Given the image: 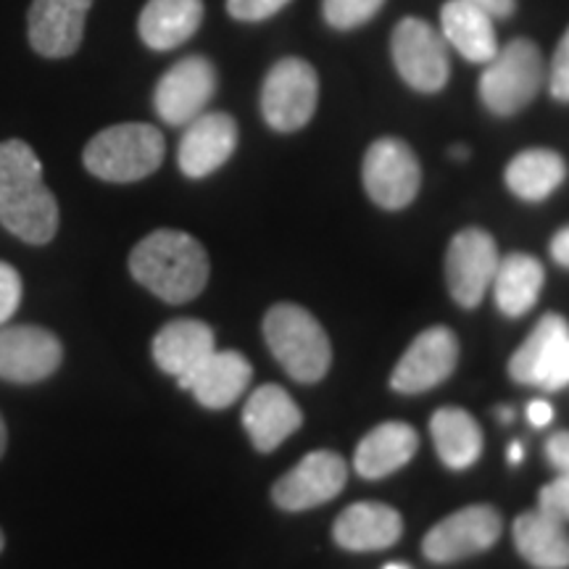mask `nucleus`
<instances>
[{"instance_id": "1", "label": "nucleus", "mask_w": 569, "mask_h": 569, "mask_svg": "<svg viewBox=\"0 0 569 569\" xmlns=\"http://www.w3.org/2000/svg\"><path fill=\"white\" fill-rule=\"evenodd\" d=\"M0 224L30 246L51 243L59 230V203L24 140L0 142Z\"/></svg>"}, {"instance_id": "2", "label": "nucleus", "mask_w": 569, "mask_h": 569, "mask_svg": "<svg viewBox=\"0 0 569 569\" xmlns=\"http://www.w3.org/2000/svg\"><path fill=\"white\" fill-rule=\"evenodd\" d=\"M130 272L161 301L184 303L201 296L209 282V256L193 234L156 230L134 246Z\"/></svg>"}, {"instance_id": "3", "label": "nucleus", "mask_w": 569, "mask_h": 569, "mask_svg": "<svg viewBox=\"0 0 569 569\" xmlns=\"http://www.w3.org/2000/svg\"><path fill=\"white\" fill-rule=\"evenodd\" d=\"M269 351L296 382H319L332 365V346L315 315L296 303H277L264 317Z\"/></svg>"}, {"instance_id": "4", "label": "nucleus", "mask_w": 569, "mask_h": 569, "mask_svg": "<svg viewBox=\"0 0 569 569\" xmlns=\"http://www.w3.org/2000/svg\"><path fill=\"white\" fill-rule=\"evenodd\" d=\"M167 142L151 124H113L88 142L82 161L90 174L106 182H138L161 167Z\"/></svg>"}, {"instance_id": "5", "label": "nucleus", "mask_w": 569, "mask_h": 569, "mask_svg": "<svg viewBox=\"0 0 569 569\" xmlns=\"http://www.w3.org/2000/svg\"><path fill=\"white\" fill-rule=\"evenodd\" d=\"M546 82V61L532 40H511L486 63L480 98L496 117H515L532 103Z\"/></svg>"}, {"instance_id": "6", "label": "nucleus", "mask_w": 569, "mask_h": 569, "mask_svg": "<svg viewBox=\"0 0 569 569\" xmlns=\"http://www.w3.org/2000/svg\"><path fill=\"white\" fill-rule=\"evenodd\" d=\"M396 71L417 92H440L451 77L448 46L436 27L425 19L407 17L396 24L390 38Z\"/></svg>"}, {"instance_id": "7", "label": "nucleus", "mask_w": 569, "mask_h": 569, "mask_svg": "<svg viewBox=\"0 0 569 569\" xmlns=\"http://www.w3.org/2000/svg\"><path fill=\"white\" fill-rule=\"evenodd\" d=\"M319 101V77L303 59H282L261 88V113L274 132H296L311 122Z\"/></svg>"}, {"instance_id": "8", "label": "nucleus", "mask_w": 569, "mask_h": 569, "mask_svg": "<svg viewBox=\"0 0 569 569\" xmlns=\"http://www.w3.org/2000/svg\"><path fill=\"white\" fill-rule=\"evenodd\" d=\"M361 180L372 201L386 211H401L415 201L422 184V169L411 148L398 138H382L369 146L361 163Z\"/></svg>"}, {"instance_id": "9", "label": "nucleus", "mask_w": 569, "mask_h": 569, "mask_svg": "<svg viewBox=\"0 0 569 569\" xmlns=\"http://www.w3.org/2000/svg\"><path fill=\"white\" fill-rule=\"evenodd\" d=\"M498 261L501 256H498L496 240L486 230L469 227L453 234L446 251V280L453 301L465 309L480 306L493 284Z\"/></svg>"}, {"instance_id": "10", "label": "nucleus", "mask_w": 569, "mask_h": 569, "mask_svg": "<svg viewBox=\"0 0 569 569\" xmlns=\"http://www.w3.org/2000/svg\"><path fill=\"white\" fill-rule=\"evenodd\" d=\"M503 522L493 507H465L438 522L422 540L425 557L436 565H451L488 551L501 538Z\"/></svg>"}, {"instance_id": "11", "label": "nucleus", "mask_w": 569, "mask_h": 569, "mask_svg": "<svg viewBox=\"0 0 569 569\" xmlns=\"http://www.w3.org/2000/svg\"><path fill=\"white\" fill-rule=\"evenodd\" d=\"M217 92V69L203 56L177 61L161 77L153 92L156 113L172 127H188L201 117Z\"/></svg>"}, {"instance_id": "12", "label": "nucleus", "mask_w": 569, "mask_h": 569, "mask_svg": "<svg viewBox=\"0 0 569 569\" xmlns=\"http://www.w3.org/2000/svg\"><path fill=\"white\" fill-rule=\"evenodd\" d=\"M457 336L448 327H430L422 336H417L409 351L401 356L393 375H390V386L396 393L403 396L425 393V390L438 388L440 382L448 380L457 369Z\"/></svg>"}, {"instance_id": "13", "label": "nucleus", "mask_w": 569, "mask_h": 569, "mask_svg": "<svg viewBox=\"0 0 569 569\" xmlns=\"http://www.w3.org/2000/svg\"><path fill=\"white\" fill-rule=\"evenodd\" d=\"M348 480L346 461L332 451H315L274 482L272 498L284 511H306L332 501Z\"/></svg>"}, {"instance_id": "14", "label": "nucleus", "mask_w": 569, "mask_h": 569, "mask_svg": "<svg viewBox=\"0 0 569 569\" xmlns=\"http://www.w3.org/2000/svg\"><path fill=\"white\" fill-rule=\"evenodd\" d=\"M238 148V124L224 111H203L188 124L177 161L184 177L201 180L222 169Z\"/></svg>"}, {"instance_id": "15", "label": "nucleus", "mask_w": 569, "mask_h": 569, "mask_svg": "<svg viewBox=\"0 0 569 569\" xmlns=\"http://www.w3.org/2000/svg\"><path fill=\"white\" fill-rule=\"evenodd\" d=\"M61 343L42 327H6L0 330V380L40 382L61 365Z\"/></svg>"}, {"instance_id": "16", "label": "nucleus", "mask_w": 569, "mask_h": 569, "mask_svg": "<svg viewBox=\"0 0 569 569\" xmlns=\"http://www.w3.org/2000/svg\"><path fill=\"white\" fill-rule=\"evenodd\" d=\"M92 0H32L30 42L46 59H67L80 48Z\"/></svg>"}, {"instance_id": "17", "label": "nucleus", "mask_w": 569, "mask_h": 569, "mask_svg": "<svg viewBox=\"0 0 569 569\" xmlns=\"http://www.w3.org/2000/svg\"><path fill=\"white\" fill-rule=\"evenodd\" d=\"M253 367L238 351H213L203 365H198L188 377H182L180 388L190 390L196 401L206 409H227L246 393L251 386Z\"/></svg>"}, {"instance_id": "18", "label": "nucleus", "mask_w": 569, "mask_h": 569, "mask_svg": "<svg viewBox=\"0 0 569 569\" xmlns=\"http://www.w3.org/2000/svg\"><path fill=\"white\" fill-rule=\"evenodd\" d=\"M303 415L290 393L280 386L253 390L243 409V427L256 451L269 453L280 448L301 427Z\"/></svg>"}, {"instance_id": "19", "label": "nucleus", "mask_w": 569, "mask_h": 569, "mask_svg": "<svg viewBox=\"0 0 569 569\" xmlns=\"http://www.w3.org/2000/svg\"><path fill=\"white\" fill-rule=\"evenodd\" d=\"M403 532V519L393 507L375 501H361L348 507L336 519V543L346 551H382L398 543Z\"/></svg>"}, {"instance_id": "20", "label": "nucleus", "mask_w": 569, "mask_h": 569, "mask_svg": "<svg viewBox=\"0 0 569 569\" xmlns=\"http://www.w3.org/2000/svg\"><path fill=\"white\" fill-rule=\"evenodd\" d=\"M440 34L469 63H488L501 48L493 17L467 0H448L440 9Z\"/></svg>"}, {"instance_id": "21", "label": "nucleus", "mask_w": 569, "mask_h": 569, "mask_svg": "<svg viewBox=\"0 0 569 569\" xmlns=\"http://www.w3.org/2000/svg\"><path fill=\"white\" fill-rule=\"evenodd\" d=\"M213 351H217L213 330L201 319H174L153 338L156 365L161 372L172 375L177 380L203 365Z\"/></svg>"}, {"instance_id": "22", "label": "nucleus", "mask_w": 569, "mask_h": 569, "mask_svg": "<svg viewBox=\"0 0 569 569\" xmlns=\"http://www.w3.org/2000/svg\"><path fill=\"white\" fill-rule=\"evenodd\" d=\"M419 448L417 430L407 422L377 425L356 448L353 467L361 478L380 480L409 465Z\"/></svg>"}, {"instance_id": "23", "label": "nucleus", "mask_w": 569, "mask_h": 569, "mask_svg": "<svg viewBox=\"0 0 569 569\" xmlns=\"http://www.w3.org/2000/svg\"><path fill=\"white\" fill-rule=\"evenodd\" d=\"M203 21V0H148L138 32L153 51H172L188 42Z\"/></svg>"}, {"instance_id": "24", "label": "nucleus", "mask_w": 569, "mask_h": 569, "mask_svg": "<svg viewBox=\"0 0 569 569\" xmlns=\"http://www.w3.org/2000/svg\"><path fill=\"white\" fill-rule=\"evenodd\" d=\"M515 546L536 569H569V532L543 511H525L515 522Z\"/></svg>"}, {"instance_id": "25", "label": "nucleus", "mask_w": 569, "mask_h": 569, "mask_svg": "<svg viewBox=\"0 0 569 569\" xmlns=\"http://www.w3.org/2000/svg\"><path fill=\"white\" fill-rule=\"evenodd\" d=\"M543 264L536 256L509 253L498 261L493 277V296L501 315L525 317L532 306L538 303L540 290H543Z\"/></svg>"}, {"instance_id": "26", "label": "nucleus", "mask_w": 569, "mask_h": 569, "mask_svg": "<svg viewBox=\"0 0 569 569\" xmlns=\"http://www.w3.org/2000/svg\"><path fill=\"white\" fill-rule=\"evenodd\" d=\"M503 180L517 198L540 203L567 180V161L549 148H528L509 161Z\"/></svg>"}, {"instance_id": "27", "label": "nucleus", "mask_w": 569, "mask_h": 569, "mask_svg": "<svg viewBox=\"0 0 569 569\" xmlns=\"http://www.w3.org/2000/svg\"><path fill=\"white\" fill-rule=\"evenodd\" d=\"M432 443L448 469H469L482 453V430L469 411L459 407L438 409L430 422Z\"/></svg>"}, {"instance_id": "28", "label": "nucleus", "mask_w": 569, "mask_h": 569, "mask_svg": "<svg viewBox=\"0 0 569 569\" xmlns=\"http://www.w3.org/2000/svg\"><path fill=\"white\" fill-rule=\"evenodd\" d=\"M569 336V325L565 317L546 315L530 332L528 340L517 348V353L509 359V375L519 386H540L546 369H549L553 353L561 346V340Z\"/></svg>"}, {"instance_id": "29", "label": "nucleus", "mask_w": 569, "mask_h": 569, "mask_svg": "<svg viewBox=\"0 0 569 569\" xmlns=\"http://www.w3.org/2000/svg\"><path fill=\"white\" fill-rule=\"evenodd\" d=\"M386 0H322L325 21L332 30H356L380 13Z\"/></svg>"}, {"instance_id": "30", "label": "nucleus", "mask_w": 569, "mask_h": 569, "mask_svg": "<svg viewBox=\"0 0 569 569\" xmlns=\"http://www.w3.org/2000/svg\"><path fill=\"white\" fill-rule=\"evenodd\" d=\"M546 80H549V92L553 101L569 103V27L567 32L561 34L557 51H553L549 71H546Z\"/></svg>"}, {"instance_id": "31", "label": "nucleus", "mask_w": 569, "mask_h": 569, "mask_svg": "<svg viewBox=\"0 0 569 569\" xmlns=\"http://www.w3.org/2000/svg\"><path fill=\"white\" fill-rule=\"evenodd\" d=\"M538 509L559 522H569V472H559L538 496Z\"/></svg>"}, {"instance_id": "32", "label": "nucleus", "mask_w": 569, "mask_h": 569, "mask_svg": "<svg viewBox=\"0 0 569 569\" xmlns=\"http://www.w3.org/2000/svg\"><path fill=\"white\" fill-rule=\"evenodd\" d=\"M288 3L290 0H227V11L238 21H267Z\"/></svg>"}, {"instance_id": "33", "label": "nucleus", "mask_w": 569, "mask_h": 569, "mask_svg": "<svg viewBox=\"0 0 569 569\" xmlns=\"http://www.w3.org/2000/svg\"><path fill=\"white\" fill-rule=\"evenodd\" d=\"M21 301V277L11 264L0 261V325L9 322Z\"/></svg>"}, {"instance_id": "34", "label": "nucleus", "mask_w": 569, "mask_h": 569, "mask_svg": "<svg viewBox=\"0 0 569 569\" xmlns=\"http://www.w3.org/2000/svg\"><path fill=\"white\" fill-rule=\"evenodd\" d=\"M569 386V336L561 340V346L553 353L549 369H546L543 380H540L538 388L543 390H561Z\"/></svg>"}, {"instance_id": "35", "label": "nucleus", "mask_w": 569, "mask_h": 569, "mask_svg": "<svg viewBox=\"0 0 569 569\" xmlns=\"http://www.w3.org/2000/svg\"><path fill=\"white\" fill-rule=\"evenodd\" d=\"M546 459L557 472H569V432H553L546 443Z\"/></svg>"}, {"instance_id": "36", "label": "nucleus", "mask_w": 569, "mask_h": 569, "mask_svg": "<svg viewBox=\"0 0 569 569\" xmlns=\"http://www.w3.org/2000/svg\"><path fill=\"white\" fill-rule=\"evenodd\" d=\"M467 3L480 6L482 11H488L493 17V21L509 19L517 11V0H467Z\"/></svg>"}, {"instance_id": "37", "label": "nucleus", "mask_w": 569, "mask_h": 569, "mask_svg": "<svg viewBox=\"0 0 569 569\" xmlns=\"http://www.w3.org/2000/svg\"><path fill=\"white\" fill-rule=\"evenodd\" d=\"M551 256H553V261H557L559 267L569 269V227L559 230L551 238Z\"/></svg>"}, {"instance_id": "38", "label": "nucleus", "mask_w": 569, "mask_h": 569, "mask_svg": "<svg viewBox=\"0 0 569 569\" xmlns=\"http://www.w3.org/2000/svg\"><path fill=\"white\" fill-rule=\"evenodd\" d=\"M528 419L536 427H546L553 419V407L546 401H532L528 403Z\"/></svg>"}, {"instance_id": "39", "label": "nucleus", "mask_w": 569, "mask_h": 569, "mask_svg": "<svg viewBox=\"0 0 569 569\" xmlns=\"http://www.w3.org/2000/svg\"><path fill=\"white\" fill-rule=\"evenodd\" d=\"M507 457H509V461H511V465H519V461H522V459H525L522 443H511V446H509V453H507Z\"/></svg>"}, {"instance_id": "40", "label": "nucleus", "mask_w": 569, "mask_h": 569, "mask_svg": "<svg viewBox=\"0 0 569 569\" xmlns=\"http://www.w3.org/2000/svg\"><path fill=\"white\" fill-rule=\"evenodd\" d=\"M451 159L467 161V159H469V148H467V146H453V148H451Z\"/></svg>"}, {"instance_id": "41", "label": "nucleus", "mask_w": 569, "mask_h": 569, "mask_svg": "<svg viewBox=\"0 0 569 569\" xmlns=\"http://www.w3.org/2000/svg\"><path fill=\"white\" fill-rule=\"evenodd\" d=\"M6 443H9V436H6V425H3V417H0V457H3V451H6Z\"/></svg>"}, {"instance_id": "42", "label": "nucleus", "mask_w": 569, "mask_h": 569, "mask_svg": "<svg viewBox=\"0 0 569 569\" xmlns=\"http://www.w3.org/2000/svg\"><path fill=\"white\" fill-rule=\"evenodd\" d=\"M498 419H501V422H511V419H515V411L501 407V409H498Z\"/></svg>"}, {"instance_id": "43", "label": "nucleus", "mask_w": 569, "mask_h": 569, "mask_svg": "<svg viewBox=\"0 0 569 569\" xmlns=\"http://www.w3.org/2000/svg\"><path fill=\"white\" fill-rule=\"evenodd\" d=\"M382 569H409L407 565H388V567H382Z\"/></svg>"}, {"instance_id": "44", "label": "nucleus", "mask_w": 569, "mask_h": 569, "mask_svg": "<svg viewBox=\"0 0 569 569\" xmlns=\"http://www.w3.org/2000/svg\"><path fill=\"white\" fill-rule=\"evenodd\" d=\"M3 543H6V540H3V532H0V551H3Z\"/></svg>"}]
</instances>
